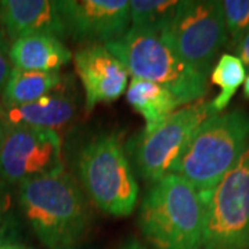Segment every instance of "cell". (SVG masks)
I'll return each mask as SVG.
<instances>
[{
  "instance_id": "cell-27",
  "label": "cell",
  "mask_w": 249,
  "mask_h": 249,
  "mask_svg": "<svg viewBox=\"0 0 249 249\" xmlns=\"http://www.w3.org/2000/svg\"><path fill=\"white\" fill-rule=\"evenodd\" d=\"M57 249H82L78 245H73V247H64V248H57Z\"/></svg>"
},
{
  "instance_id": "cell-10",
  "label": "cell",
  "mask_w": 249,
  "mask_h": 249,
  "mask_svg": "<svg viewBox=\"0 0 249 249\" xmlns=\"http://www.w3.org/2000/svg\"><path fill=\"white\" fill-rule=\"evenodd\" d=\"M65 34L86 46L115 42L130 29L127 0H57Z\"/></svg>"
},
{
  "instance_id": "cell-12",
  "label": "cell",
  "mask_w": 249,
  "mask_h": 249,
  "mask_svg": "<svg viewBox=\"0 0 249 249\" xmlns=\"http://www.w3.org/2000/svg\"><path fill=\"white\" fill-rule=\"evenodd\" d=\"M78 109V91L71 75L43 97L22 106H0V116L10 127H35L54 130L71 122Z\"/></svg>"
},
{
  "instance_id": "cell-22",
  "label": "cell",
  "mask_w": 249,
  "mask_h": 249,
  "mask_svg": "<svg viewBox=\"0 0 249 249\" xmlns=\"http://www.w3.org/2000/svg\"><path fill=\"white\" fill-rule=\"evenodd\" d=\"M235 52H237V57L244 64L245 70L247 68L249 70V32L235 45Z\"/></svg>"
},
{
  "instance_id": "cell-18",
  "label": "cell",
  "mask_w": 249,
  "mask_h": 249,
  "mask_svg": "<svg viewBox=\"0 0 249 249\" xmlns=\"http://www.w3.org/2000/svg\"><path fill=\"white\" fill-rule=\"evenodd\" d=\"M178 4L176 0H132L130 28L160 36L170 24Z\"/></svg>"
},
{
  "instance_id": "cell-3",
  "label": "cell",
  "mask_w": 249,
  "mask_h": 249,
  "mask_svg": "<svg viewBox=\"0 0 249 249\" xmlns=\"http://www.w3.org/2000/svg\"><path fill=\"white\" fill-rule=\"evenodd\" d=\"M249 144V112L234 109L214 114L201 124L172 173L208 194L240 160Z\"/></svg>"
},
{
  "instance_id": "cell-25",
  "label": "cell",
  "mask_w": 249,
  "mask_h": 249,
  "mask_svg": "<svg viewBox=\"0 0 249 249\" xmlns=\"http://www.w3.org/2000/svg\"><path fill=\"white\" fill-rule=\"evenodd\" d=\"M0 249H34V248H29V247L24 245V244L16 242V244H7V245H3V247H0Z\"/></svg>"
},
{
  "instance_id": "cell-11",
  "label": "cell",
  "mask_w": 249,
  "mask_h": 249,
  "mask_svg": "<svg viewBox=\"0 0 249 249\" xmlns=\"http://www.w3.org/2000/svg\"><path fill=\"white\" fill-rule=\"evenodd\" d=\"M73 65L85 90L86 111L115 101L127 89L129 72L106 46L80 47L73 54Z\"/></svg>"
},
{
  "instance_id": "cell-23",
  "label": "cell",
  "mask_w": 249,
  "mask_h": 249,
  "mask_svg": "<svg viewBox=\"0 0 249 249\" xmlns=\"http://www.w3.org/2000/svg\"><path fill=\"white\" fill-rule=\"evenodd\" d=\"M10 130V126L4 121H3V118L0 116V147H1V144L4 142V139H6V136L9 133Z\"/></svg>"
},
{
  "instance_id": "cell-4",
  "label": "cell",
  "mask_w": 249,
  "mask_h": 249,
  "mask_svg": "<svg viewBox=\"0 0 249 249\" xmlns=\"http://www.w3.org/2000/svg\"><path fill=\"white\" fill-rule=\"evenodd\" d=\"M76 172L86 196L103 213H133L139 198L134 170L116 133H101L78 154Z\"/></svg>"
},
{
  "instance_id": "cell-21",
  "label": "cell",
  "mask_w": 249,
  "mask_h": 249,
  "mask_svg": "<svg viewBox=\"0 0 249 249\" xmlns=\"http://www.w3.org/2000/svg\"><path fill=\"white\" fill-rule=\"evenodd\" d=\"M11 61H10V43L7 36L0 29V97L3 94L4 86L7 83L11 72Z\"/></svg>"
},
{
  "instance_id": "cell-5",
  "label": "cell",
  "mask_w": 249,
  "mask_h": 249,
  "mask_svg": "<svg viewBox=\"0 0 249 249\" xmlns=\"http://www.w3.org/2000/svg\"><path fill=\"white\" fill-rule=\"evenodd\" d=\"M106 47L129 75L166 88L180 106L196 103L208 91V76L191 68L155 34L130 28Z\"/></svg>"
},
{
  "instance_id": "cell-13",
  "label": "cell",
  "mask_w": 249,
  "mask_h": 249,
  "mask_svg": "<svg viewBox=\"0 0 249 249\" xmlns=\"http://www.w3.org/2000/svg\"><path fill=\"white\" fill-rule=\"evenodd\" d=\"M0 29L11 42L34 34L67 37L57 0H1Z\"/></svg>"
},
{
  "instance_id": "cell-7",
  "label": "cell",
  "mask_w": 249,
  "mask_h": 249,
  "mask_svg": "<svg viewBox=\"0 0 249 249\" xmlns=\"http://www.w3.org/2000/svg\"><path fill=\"white\" fill-rule=\"evenodd\" d=\"M201 199L204 249H249V144L230 172Z\"/></svg>"
},
{
  "instance_id": "cell-17",
  "label": "cell",
  "mask_w": 249,
  "mask_h": 249,
  "mask_svg": "<svg viewBox=\"0 0 249 249\" xmlns=\"http://www.w3.org/2000/svg\"><path fill=\"white\" fill-rule=\"evenodd\" d=\"M245 78L247 70L237 55L223 54L217 60L211 71V82L220 89L219 94L211 101L214 114H220L227 108L237 90L244 85Z\"/></svg>"
},
{
  "instance_id": "cell-2",
  "label": "cell",
  "mask_w": 249,
  "mask_h": 249,
  "mask_svg": "<svg viewBox=\"0 0 249 249\" xmlns=\"http://www.w3.org/2000/svg\"><path fill=\"white\" fill-rule=\"evenodd\" d=\"M139 227L157 249H204V202L186 178L170 173L151 183Z\"/></svg>"
},
{
  "instance_id": "cell-15",
  "label": "cell",
  "mask_w": 249,
  "mask_h": 249,
  "mask_svg": "<svg viewBox=\"0 0 249 249\" xmlns=\"http://www.w3.org/2000/svg\"><path fill=\"white\" fill-rule=\"evenodd\" d=\"M127 103L145 121L144 130H151L166 121L180 106L178 98L158 83L132 78L127 93Z\"/></svg>"
},
{
  "instance_id": "cell-19",
  "label": "cell",
  "mask_w": 249,
  "mask_h": 249,
  "mask_svg": "<svg viewBox=\"0 0 249 249\" xmlns=\"http://www.w3.org/2000/svg\"><path fill=\"white\" fill-rule=\"evenodd\" d=\"M222 7L226 31L237 45L249 32V0H226Z\"/></svg>"
},
{
  "instance_id": "cell-26",
  "label": "cell",
  "mask_w": 249,
  "mask_h": 249,
  "mask_svg": "<svg viewBox=\"0 0 249 249\" xmlns=\"http://www.w3.org/2000/svg\"><path fill=\"white\" fill-rule=\"evenodd\" d=\"M244 97L249 98V75L245 78V82H244Z\"/></svg>"
},
{
  "instance_id": "cell-9",
  "label": "cell",
  "mask_w": 249,
  "mask_h": 249,
  "mask_svg": "<svg viewBox=\"0 0 249 249\" xmlns=\"http://www.w3.org/2000/svg\"><path fill=\"white\" fill-rule=\"evenodd\" d=\"M64 170L61 139L54 130L10 127L0 147V180L7 186Z\"/></svg>"
},
{
  "instance_id": "cell-14",
  "label": "cell",
  "mask_w": 249,
  "mask_h": 249,
  "mask_svg": "<svg viewBox=\"0 0 249 249\" xmlns=\"http://www.w3.org/2000/svg\"><path fill=\"white\" fill-rule=\"evenodd\" d=\"M71 60V52L61 39L49 34L21 36L10 45L11 67L24 71L60 72Z\"/></svg>"
},
{
  "instance_id": "cell-20",
  "label": "cell",
  "mask_w": 249,
  "mask_h": 249,
  "mask_svg": "<svg viewBox=\"0 0 249 249\" xmlns=\"http://www.w3.org/2000/svg\"><path fill=\"white\" fill-rule=\"evenodd\" d=\"M9 187L0 180V247L17 242L18 222Z\"/></svg>"
},
{
  "instance_id": "cell-8",
  "label": "cell",
  "mask_w": 249,
  "mask_h": 249,
  "mask_svg": "<svg viewBox=\"0 0 249 249\" xmlns=\"http://www.w3.org/2000/svg\"><path fill=\"white\" fill-rule=\"evenodd\" d=\"M160 39L196 72L208 76L226 39L222 1L183 0Z\"/></svg>"
},
{
  "instance_id": "cell-6",
  "label": "cell",
  "mask_w": 249,
  "mask_h": 249,
  "mask_svg": "<svg viewBox=\"0 0 249 249\" xmlns=\"http://www.w3.org/2000/svg\"><path fill=\"white\" fill-rule=\"evenodd\" d=\"M212 115L211 101H198L178 109L151 130L132 136L124 151L134 172L150 183L170 175L196 129Z\"/></svg>"
},
{
  "instance_id": "cell-1",
  "label": "cell",
  "mask_w": 249,
  "mask_h": 249,
  "mask_svg": "<svg viewBox=\"0 0 249 249\" xmlns=\"http://www.w3.org/2000/svg\"><path fill=\"white\" fill-rule=\"evenodd\" d=\"M19 208L39 241L49 249L78 245L91 224V208L79 181L60 173L18 186Z\"/></svg>"
},
{
  "instance_id": "cell-24",
  "label": "cell",
  "mask_w": 249,
  "mask_h": 249,
  "mask_svg": "<svg viewBox=\"0 0 249 249\" xmlns=\"http://www.w3.org/2000/svg\"><path fill=\"white\" fill-rule=\"evenodd\" d=\"M119 249H147L142 244H140L139 241L136 240H129L124 242V245Z\"/></svg>"
},
{
  "instance_id": "cell-16",
  "label": "cell",
  "mask_w": 249,
  "mask_h": 249,
  "mask_svg": "<svg viewBox=\"0 0 249 249\" xmlns=\"http://www.w3.org/2000/svg\"><path fill=\"white\" fill-rule=\"evenodd\" d=\"M61 72L24 71L11 68L9 80L0 97V106H22L43 97L61 85Z\"/></svg>"
}]
</instances>
